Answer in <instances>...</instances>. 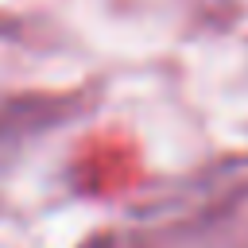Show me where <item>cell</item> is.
I'll list each match as a JSON object with an SVG mask.
<instances>
[{
  "label": "cell",
  "instance_id": "obj_1",
  "mask_svg": "<svg viewBox=\"0 0 248 248\" xmlns=\"http://www.w3.org/2000/svg\"><path fill=\"white\" fill-rule=\"evenodd\" d=\"M89 248H136V244H128V240H120V236H108V240H97V244H89Z\"/></svg>",
  "mask_w": 248,
  "mask_h": 248
}]
</instances>
